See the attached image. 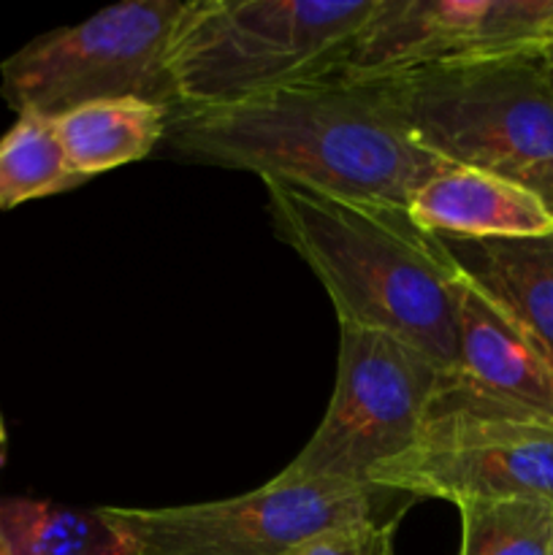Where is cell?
Here are the masks:
<instances>
[{"label": "cell", "instance_id": "2e32d148", "mask_svg": "<svg viewBox=\"0 0 553 555\" xmlns=\"http://www.w3.org/2000/svg\"><path fill=\"white\" fill-rule=\"evenodd\" d=\"M459 555H553V502L535 496L459 504Z\"/></svg>", "mask_w": 553, "mask_h": 555}, {"label": "cell", "instance_id": "ac0fdd59", "mask_svg": "<svg viewBox=\"0 0 553 555\" xmlns=\"http://www.w3.org/2000/svg\"><path fill=\"white\" fill-rule=\"evenodd\" d=\"M540 63H542V68H545L548 81H551V87H553V43L540 54Z\"/></svg>", "mask_w": 553, "mask_h": 555}, {"label": "cell", "instance_id": "e0dca14e", "mask_svg": "<svg viewBox=\"0 0 553 555\" xmlns=\"http://www.w3.org/2000/svg\"><path fill=\"white\" fill-rule=\"evenodd\" d=\"M390 529L394 524H380V520L339 526L298 542L285 555H388Z\"/></svg>", "mask_w": 553, "mask_h": 555}, {"label": "cell", "instance_id": "ffe728a7", "mask_svg": "<svg viewBox=\"0 0 553 555\" xmlns=\"http://www.w3.org/2000/svg\"><path fill=\"white\" fill-rule=\"evenodd\" d=\"M0 555H11V551H9V542H5L3 529H0Z\"/></svg>", "mask_w": 553, "mask_h": 555}, {"label": "cell", "instance_id": "d6986e66", "mask_svg": "<svg viewBox=\"0 0 553 555\" xmlns=\"http://www.w3.org/2000/svg\"><path fill=\"white\" fill-rule=\"evenodd\" d=\"M5 461V426H3V417H0V466Z\"/></svg>", "mask_w": 553, "mask_h": 555}, {"label": "cell", "instance_id": "5bb4252c", "mask_svg": "<svg viewBox=\"0 0 553 555\" xmlns=\"http://www.w3.org/2000/svg\"><path fill=\"white\" fill-rule=\"evenodd\" d=\"M0 529L11 555H125L101 509H76L43 499H3Z\"/></svg>", "mask_w": 553, "mask_h": 555}, {"label": "cell", "instance_id": "ba28073f", "mask_svg": "<svg viewBox=\"0 0 553 555\" xmlns=\"http://www.w3.org/2000/svg\"><path fill=\"white\" fill-rule=\"evenodd\" d=\"M369 482L450 504L535 496L553 502V423L504 415L442 385L415 442Z\"/></svg>", "mask_w": 553, "mask_h": 555}, {"label": "cell", "instance_id": "52a82bcc", "mask_svg": "<svg viewBox=\"0 0 553 555\" xmlns=\"http://www.w3.org/2000/svg\"><path fill=\"white\" fill-rule=\"evenodd\" d=\"M442 385V369L407 341L385 331L339 325L329 410L282 475L372 486V472L415 442Z\"/></svg>", "mask_w": 553, "mask_h": 555}, {"label": "cell", "instance_id": "8fae6325", "mask_svg": "<svg viewBox=\"0 0 553 555\" xmlns=\"http://www.w3.org/2000/svg\"><path fill=\"white\" fill-rule=\"evenodd\" d=\"M407 211L417 228L453 238H529L553 233V215L535 193L480 168L450 166L428 179Z\"/></svg>", "mask_w": 553, "mask_h": 555}, {"label": "cell", "instance_id": "7a4b0ae2", "mask_svg": "<svg viewBox=\"0 0 553 555\" xmlns=\"http://www.w3.org/2000/svg\"><path fill=\"white\" fill-rule=\"evenodd\" d=\"M274 231L329 293L339 325L385 331L432 358L459 361L461 269L407 206L345 198L263 179Z\"/></svg>", "mask_w": 553, "mask_h": 555}, {"label": "cell", "instance_id": "7c38bea8", "mask_svg": "<svg viewBox=\"0 0 553 555\" xmlns=\"http://www.w3.org/2000/svg\"><path fill=\"white\" fill-rule=\"evenodd\" d=\"M455 266L553 356V233L529 238L439 236Z\"/></svg>", "mask_w": 553, "mask_h": 555}, {"label": "cell", "instance_id": "8992f818", "mask_svg": "<svg viewBox=\"0 0 553 555\" xmlns=\"http://www.w3.org/2000/svg\"><path fill=\"white\" fill-rule=\"evenodd\" d=\"M407 499L377 486L293 480L182 507H101L125 555H285L298 542L350 524H394L388 504Z\"/></svg>", "mask_w": 553, "mask_h": 555}, {"label": "cell", "instance_id": "4fadbf2b", "mask_svg": "<svg viewBox=\"0 0 553 555\" xmlns=\"http://www.w3.org/2000/svg\"><path fill=\"white\" fill-rule=\"evenodd\" d=\"M171 114L166 106L119 98L98 101L54 117L70 168L81 179H92L125 163L150 157L166 139Z\"/></svg>", "mask_w": 553, "mask_h": 555}, {"label": "cell", "instance_id": "6da1fadb", "mask_svg": "<svg viewBox=\"0 0 553 555\" xmlns=\"http://www.w3.org/2000/svg\"><path fill=\"white\" fill-rule=\"evenodd\" d=\"M168 155L258 173L345 198L407 206L450 168L423 150L374 81H298L260 98L171 114Z\"/></svg>", "mask_w": 553, "mask_h": 555}, {"label": "cell", "instance_id": "277c9868", "mask_svg": "<svg viewBox=\"0 0 553 555\" xmlns=\"http://www.w3.org/2000/svg\"><path fill=\"white\" fill-rule=\"evenodd\" d=\"M372 81L423 150L510 179L553 215V87L540 54Z\"/></svg>", "mask_w": 553, "mask_h": 555}, {"label": "cell", "instance_id": "30bf717a", "mask_svg": "<svg viewBox=\"0 0 553 555\" xmlns=\"http://www.w3.org/2000/svg\"><path fill=\"white\" fill-rule=\"evenodd\" d=\"M445 388L504 415L553 423V356L464 271L459 361Z\"/></svg>", "mask_w": 553, "mask_h": 555}, {"label": "cell", "instance_id": "5b68a950", "mask_svg": "<svg viewBox=\"0 0 553 555\" xmlns=\"http://www.w3.org/2000/svg\"><path fill=\"white\" fill-rule=\"evenodd\" d=\"M184 9L188 0H128L33 38L0 65L3 101L49 119L119 98L177 112L166 54Z\"/></svg>", "mask_w": 553, "mask_h": 555}, {"label": "cell", "instance_id": "3957f363", "mask_svg": "<svg viewBox=\"0 0 553 555\" xmlns=\"http://www.w3.org/2000/svg\"><path fill=\"white\" fill-rule=\"evenodd\" d=\"M374 5L377 0H188L166 54L177 112L231 106L334 76Z\"/></svg>", "mask_w": 553, "mask_h": 555}, {"label": "cell", "instance_id": "9c48e42d", "mask_svg": "<svg viewBox=\"0 0 553 555\" xmlns=\"http://www.w3.org/2000/svg\"><path fill=\"white\" fill-rule=\"evenodd\" d=\"M551 43L553 0H377L334 76L372 81L535 57Z\"/></svg>", "mask_w": 553, "mask_h": 555}, {"label": "cell", "instance_id": "9a60e30c", "mask_svg": "<svg viewBox=\"0 0 553 555\" xmlns=\"http://www.w3.org/2000/svg\"><path fill=\"white\" fill-rule=\"evenodd\" d=\"M54 119L16 114V122L0 139V209H16L27 201L49 198L79 188Z\"/></svg>", "mask_w": 553, "mask_h": 555}]
</instances>
